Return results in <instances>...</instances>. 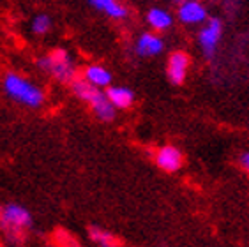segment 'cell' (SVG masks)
I'll return each instance as SVG.
<instances>
[{
  "instance_id": "cell-11",
  "label": "cell",
  "mask_w": 249,
  "mask_h": 247,
  "mask_svg": "<svg viewBox=\"0 0 249 247\" xmlns=\"http://www.w3.org/2000/svg\"><path fill=\"white\" fill-rule=\"evenodd\" d=\"M83 78L87 81H90L92 85L97 87V88H105V87H110L111 85V72L103 66H89L85 67V71H83Z\"/></svg>"
},
{
  "instance_id": "cell-18",
  "label": "cell",
  "mask_w": 249,
  "mask_h": 247,
  "mask_svg": "<svg viewBox=\"0 0 249 247\" xmlns=\"http://www.w3.org/2000/svg\"><path fill=\"white\" fill-rule=\"evenodd\" d=\"M175 2H178V4H182V2H184V0H175Z\"/></svg>"
},
{
  "instance_id": "cell-12",
  "label": "cell",
  "mask_w": 249,
  "mask_h": 247,
  "mask_svg": "<svg viewBox=\"0 0 249 247\" xmlns=\"http://www.w3.org/2000/svg\"><path fill=\"white\" fill-rule=\"evenodd\" d=\"M106 95H108V99L113 103V106L119 109H125L129 108L133 105L134 101V94L127 88V87H108V90H106Z\"/></svg>"
},
{
  "instance_id": "cell-16",
  "label": "cell",
  "mask_w": 249,
  "mask_h": 247,
  "mask_svg": "<svg viewBox=\"0 0 249 247\" xmlns=\"http://www.w3.org/2000/svg\"><path fill=\"white\" fill-rule=\"evenodd\" d=\"M30 29L36 35H44L52 30V18L48 15H36L30 23Z\"/></svg>"
},
{
  "instance_id": "cell-9",
  "label": "cell",
  "mask_w": 249,
  "mask_h": 247,
  "mask_svg": "<svg viewBox=\"0 0 249 247\" xmlns=\"http://www.w3.org/2000/svg\"><path fill=\"white\" fill-rule=\"evenodd\" d=\"M90 108H92V111H94V115H96L99 120H103V122H111V120L115 119L117 108L113 106V103L108 99L106 92H99V95L90 103Z\"/></svg>"
},
{
  "instance_id": "cell-13",
  "label": "cell",
  "mask_w": 249,
  "mask_h": 247,
  "mask_svg": "<svg viewBox=\"0 0 249 247\" xmlns=\"http://www.w3.org/2000/svg\"><path fill=\"white\" fill-rule=\"evenodd\" d=\"M90 4L97 11L105 13V15H108L113 19H122L127 16V9L120 2H117V0H90Z\"/></svg>"
},
{
  "instance_id": "cell-14",
  "label": "cell",
  "mask_w": 249,
  "mask_h": 247,
  "mask_svg": "<svg viewBox=\"0 0 249 247\" xmlns=\"http://www.w3.org/2000/svg\"><path fill=\"white\" fill-rule=\"evenodd\" d=\"M147 21L152 27L154 30H166L172 27V15L164 9H159V7H152V9L147 13Z\"/></svg>"
},
{
  "instance_id": "cell-2",
  "label": "cell",
  "mask_w": 249,
  "mask_h": 247,
  "mask_svg": "<svg viewBox=\"0 0 249 247\" xmlns=\"http://www.w3.org/2000/svg\"><path fill=\"white\" fill-rule=\"evenodd\" d=\"M37 66L60 83H71L76 76V69L72 66L71 55L62 48H57L50 52L46 57L39 58Z\"/></svg>"
},
{
  "instance_id": "cell-6",
  "label": "cell",
  "mask_w": 249,
  "mask_h": 247,
  "mask_svg": "<svg viewBox=\"0 0 249 247\" xmlns=\"http://www.w3.org/2000/svg\"><path fill=\"white\" fill-rule=\"evenodd\" d=\"M156 164L163 171L173 173V171H177L182 168L184 156L177 147L166 145V147H161L158 152H156Z\"/></svg>"
},
{
  "instance_id": "cell-1",
  "label": "cell",
  "mask_w": 249,
  "mask_h": 247,
  "mask_svg": "<svg viewBox=\"0 0 249 247\" xmlns=\"http://www.w3.org/2000/svg\"><path fill=\"white\" fill-rule=\"evenodd\" d=\"M5 94L11 99L18 101L19 105H25L29 108H39L44 103V92L37 85H34L32 81L27 78L19 76L18 72H7L2 80Z\"/></svg>"
},
{
  "instance_id": "cell-7",
  "label": "cell",
  "mask_w": 249,
  "mask_h": 247,
  "mask_svg": "<svg viewBox=\"0 0 249 247\" xmlns=\"http://www.w3.org/2000/svg\"><path fill=\"white\" fill-rule=\"evenodd\" d=\"M178 18L184 23H203L209 19L205 7L198 0H184L178 7Z\"/></svg>"
},
{
  "instance_id": "cell-3",
  "label": "cell",
  "mask_w": 249,
  "mask_h": 247,
  "mask_svg": "<svg viewBox=\"0 0 249 247\" xmlns=\"http://www.w3.org/2000/svg\"><path fill=\"white\" fill-rule=\"evenodd\" d=\"M32 226V215L21 205H7L0 212V228L9 237H21Z\"/></svg>"
},
{
  "instance_id": "cell-8",
  "label": "cell",
  "mask_w": 249,
  "mask_h": 247,
  "mask_svg": "<svg viewBox=\"0 0 249 247\" xmlns=\"http://www.w3.org/2000/svg\"><path fill=\"white\" fill-rule=\"evenodd\" d=\"M163 39L150 32L142 34L138 41H136V53H138L140 57H156V55L163 52Z\"/></svg>"
},
{
  "instance_id": "cell-17",
  "label": "cell",
  "mask_w": 249,
  "mask_h": 247,
  "mask_svg": "<svg viewBox=\"0 0 249 247\" xmlns=\"http://www.w3.org/2000/svg\"><path fill=\"white\" fill-rule=\"evenodd\" d=\"M239 162H240V166L244 168V170L249 173V152L242 154V156H240V159H239Z\"/></svg>"
},
{
  "instance_id": "cell-15",
  "label": "cell",
  "mask_w": 249,
  "mask_h": 247,
  "mask_svg": "<svg viewBox=\"0 0 249 247\" xmlns=\"http://www.w3.org/2000/svg\"><path fill=\"white\" fill-rule=\"evenodd\" d=\"M89 233H90L92 240L99 247H119L120 246V240L115 235H111L110 231H105V229H101V228H90Z\"/></svg>"
},
{
  "instance_id": "cell-4",
  "label": "cell",
  "mask_w": 249,
  "mask_h": 247,
  "mask_svg": "<svg viewBox=\"0 0 249 247\" xmlns=\"http://www.w3.org/2000/svg\"><path fill=\"white\" fill-rule=\"evenodd\" d=\"M221 32H223V27H221V21L217 18H209L207 19L205 27L200 30V35H198V41H200V46L205 53V57L212 58L214 53H216L217 43L221 39Z\"/></svg>"
},
{
  "instance_id": "cell-10",
  "label": "cell",
  "mask_w": 249,
  "mask_h": 247,
  "mask_svg": "<svg viewBox=\"0 0 249 247\" xmlns=\"http://www.w3.org/2000/svg\"><path fill=\"white\" fill-rule=\"evenodd\" d=\"M69 87H71L72 94L76 95L78 99L85 101V103H89L90 105L92 101L96 99L97 95H99L101 88H97V87H94L90 83V81H87L83 76H74V80L69 83Z\"/></svg>"
},
{
  "instance_id": "cell-5",
  "label": "cell",
  "mask_w": 249,
  "mask_h": 247,
  "mask_svg": "<svg viewBox=\"0 0 249 247\" xmlns=\"http://www.w3.org/2000/svg\"><path fill=\"white\" fill-rule=\"evenodd\" d=\"M189 69V55L184 52H175L168 58L166 72L173 85H182Z\"/></svg>"
}]
</instances>
